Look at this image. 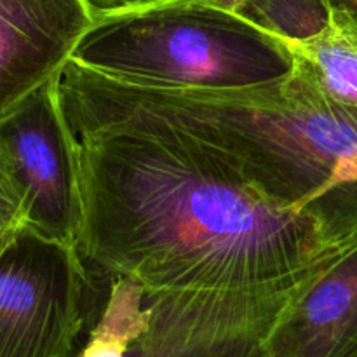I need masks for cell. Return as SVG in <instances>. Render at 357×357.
<instances>
[{"mask_svg": "<svg viewBox=\"0 0 357 357\" xmlns=\"http://www.w3.org/2000/svg\"><path fill=\"white\" fill-rule=\"evenodd\" d=\"M61 112L87 267L162 291H257L298 284L357 246V236L268 201L162 122Z\"/></svg>", "mask_w": 357, "mask_h": 357, "instance_id": "1", "label": "cell"}, {"mask_svg": "<svg viewBox=\"0 0 357 357\" xmlns=\"http://www.w3.org/2000/svg\"><path fill=\"white\" fill-rule=\"evenodd\" d=\"M58 98L66 112L162 122L268 201L357 236V108L331 100L298 61L274 84L185 89L128 82L70 59Z\"/></svg>", "mask_w": 357, "mask_h": 357, "instance_id": "2", "label": "cell"}, {"mask_svg": "<svg viewBox=\"0 0 357 357\" xmlns=\"http://www.w3.org/2000/svg\"><path fill=\"white\" fill-rule=\"evenodd\" d=\"M70 59L128 82L185 89L265 86L296 66L288 40L208 0L94 16Z\"/></svg>", "mask_w": 357, "mask_h": 357, "instance_id": "3", "label": "cell"}, {"mask_svg": "<svg viewBox=\"0 0 357 357\" xmlns=\"http://www.w3.org/2000/svg\"><path fill=\"white\" fill-rule=\"evenodd\" d=\"M77 246L23 227L0 250V357H75L94 319Z\"/></svg>", "mask_w": 357, "mask_h": 357, "instance_id": "4", "label": "cell"}, {"mask_svg": "<svg viewBox=\"0 0 357 357\" xmlns=\"http://www.w3.org/2000/svg\"><path fill=\"white\" fill-rule=\"evenodd\" d=\"M319 274L257 291H145L126 357H261L286 310Z\"/></svg>", "mask_w": 357, "mask_h": 357, "instance_id": "5", "label": "cell"}, {"mask_svg": "<svg viewBox=\"0 0 357 357\" xmlns=\"http://www.w3.org/2000/svg\"><path fill=\"white\" fill-rule=\"evenodd\" d=\"M0 149L23 201L28 229L77 246L82 202L58 77L0 121Z\"/></svg>", "mask_w": 357, "mask_h": 357, "instance_id": "6", "label": "cell"}, {"mask_svg": "<svg viewBox=\"0 0 357 357\" xmlns=\"http://www.w3.org/2000/svg\"><path fill=\"white\" fill-rule=\"evenodd\" d=\"M93 23L89 0H0V121L59 75Z\"/></svg>", "mask_w": 357, "mask_h": 357, "instance_id": "7", "label": "cell"}, {"mask_svg": "<svg viewBox=\"0 0 357 357\" xmlns=\"http://www.w3.org/2000/svg\"><path fill=\"white\" fill-rule=\"evenodd\" d=\"M271 357H357V246L286 310L265 347Z\"/></svg>", "mask_w": 357, "mask_h": 357, "instance_id": "8", "label": "cell"}, {"mask_svg": "<svg viewBox=\"0 0 357 357\" xmlns=\"http://www.w3.org/2000/svg\"><path fill=\"white\" fill-rule=\"evenodd\" d=\"M289 44L296 61L331 100L357 108V20L351 13L333 7L323 33Z\"/></svg>", "mask_w": 357, "mask_h": 357, "instance_id": "9", "label": "cell"}, {"mask_svg": "<svg viewBox=\"0 0 357 357\" xmlns=\"http://www.w3.org/2000/svg\"><path fill=\"white\" fill-rule=\"evenodd\" d=\"M237 14L284 40L305 42L330 26L333 6L330 0H248Z\"/></svg>", "mask_w": 357, "mask_h": 357, "instance_id": "10", "label": "cell"}, {"mask_svg": "<svg viewBox=\"0 0 357 357\" xmlns=\"http://www.w3.org/2000/svg\"><path fill=\"white\" fill-rule=\"evenodd\" d=\"M26 227L23 201L17 192L9 164L0 149V250Z\"/></svg>", "mask_w": 357, "mask_h": 357, "instance_id": "11", "label": "cell"}, {"mask_svg": "<svg viewBox=\"0 0 357 357\" xmlns=\"http://www.w3.org/2000/svg\"><path fill=\"white\" fill-rule=\"evenodd\" d=\"M153 2H159V0H89L94 16L119 13V10L132 9V7H142V6H146V3H153Z\"/></svg>", "mask_w": 357, "mask_h": 357, "instance_id": "12", "label": "cell"}, {"mask_svg": "<svg viewBox=\"0 0 357 357\" xmlns=\"http://www.w3.org/2000/svg\"><path fill=\"white\" fill-rule=\"evenodd\" d=\"M208 2L215 3V6L222 7V9L232 10V13H239V9L248 2V0H208Z\"/></svg>", "mask_w": 357, "mask_h": 357, "instance_id": "13", "label": "cell"}, {"mask_svg": "<svg viewBox=\"0 0 357 357\" xmlns=\"http://www.w3.org/2000/svg\"><path fill=\"white\" fill-rule=\"evenodd\" d=\"M335 9H344L357 17V0H330Z\"/></svg>", "mask_w": 357, "mask_h": 357, "instance_id": "14", "label": "cell"}, {"mask_svg": "<svg viewBox=\"0 0 357 357\" xmlns=\"http://www.w3.org/2000/svg\"><path fill=\"white\" fill-rule=\"evenodd\" d=\"M261 357H271V356H268V354H264Z\"/></svg>", "mask_w": 357, "mask_h": 357, "instance_id": "15", "label": "cell"}]
</instances>
